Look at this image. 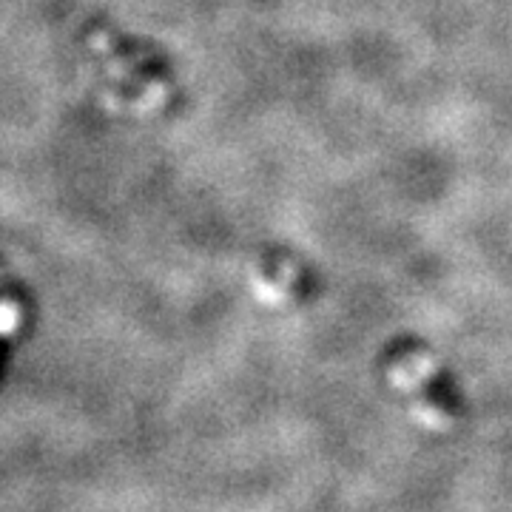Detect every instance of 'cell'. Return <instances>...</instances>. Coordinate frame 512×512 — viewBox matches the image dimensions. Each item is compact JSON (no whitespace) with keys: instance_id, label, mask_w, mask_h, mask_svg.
Segmentation results:
<instances>
[{"instance_id":"6da1fadb","label":"cell","mask_w":512,"mask_h":512,"mask_svg":"<svg viewBox=\"0 0 512 512\" xmlns=\"http://www.w3.org/2000/svg\"><path fill=\"white\" fill-rule=\"evenodd\" d=\"M390 384L407 404L410 419L424 430L447 433L458 424L461 407L439 362L427 353H407L390 367Z\"/></svg>"},{"instance_id":"7a4b0ae2","label":"cell","mask_w":512,"mask_h":512,"mask_svg":"<svg viewBox=\"0 0 512 512\" xmlns=\"http://www.w3.org/2000/svg\"><path fill=\"white\" fill-rule=\"evenodd\" d=\"M20 325V313L15 305H9V302H0V336L3 333H12V330Z\"/></svg>"}]
</instances>
